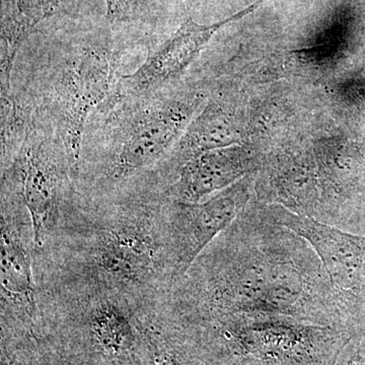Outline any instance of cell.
<instances>
[{"label": "cell", "instance_id": "obj_1", "mask_svg": "<svg viewBox=\"0 0 365 365\" xmlns=\"http://www.w3.org/2000/svg\"><path fill=\"white\" fill-rule=\"evenodd\" d=\"M170 294V309L190 319L263 313L327 326L343 321L313 247L262 208H245Z\"/></svg>", "mask_w": 365, "mask_h": 365}, {"label": "cell", "instance_id": "obj_2", "mask_svg": "<svg viewBox=\"0 0 365 365\" xmlns=\"http://www.w3.org/2000/svg\"><path fill=\"white\" fill-rule=\"evenodd\" d=\"M86 225L81 257L85 287L112 290L130 299L158 285L170 294L176 285L165 235V208L130 200Z\"/></svg>", "mask_w": 365, "mask_h": 365}, {"label": "cell", "instance_id": "obj_3", "mask_svg": "<svg viewBox=\"0 0 365 365\" xmlns=\"http://www.w3.org/2000/svg\"><path fill=\"white\" fill-rule=\"evenodd\" d=\"M119 54L105 39L83 40L56 54L46 76L34 114L63 145L71 182L81 177L86 122L111 97L118 79Z\"/></svg>", "mask_w": 365, "mask_h": 365}, {"label": "cell", "instance_id": "obj_4", "mask_svg": "<svg viewBox=\"0 0 365 365\" xmlns=\"http://www.w3.org/2000/svg\"><path fill=\"white\" fill-rule=\"evenodd\" d=\"M197 103L168 88L96 111L106 115L95 162L98 182L118 185L163 162Z\"/></svg>", "mask_w": 365, "mask_h": 365}, {"label": "cell", "instance_id": "obj_5", "mask_svg": "<svg viewBox=\"0 0 365 365\" xmlns=\"http://www.w3.org/2000/svg\"><path fill=\"white\" fill-rule=\"evenodd\" d=\"M13 160L20 167L24 201L37 251L47 244L61 217L66 184L71 182L66 150L51 128L34 117Z\"/></svg>", "mask_w": 365, "mask_h": 365}, {"label": "cell", "instance_id": "obj_6", "mask_svg": "<svg viewBox=\"0 0 365 365\" xmlns=\"http://www.w3.org/2000/svg\"><path fill=\"white\" fill-rule=\"evenodd\" d=\"M271 220L289 228L313 247L330 279L343 318L365 304V239L283 207H261Z\"/></svg>", "mask_w": 365, "mask_h": 365}, {"label": "cell", "instance_id": "obj_7", "mask_svg": "<svg viewBox=\"0 0 365 365\" xmlns=\"http://www.w3.org/2000/svg\"><path fill=\"white\" fill-rule=\"evenodd\" d=\"M248 199L246 182L225 190L204 203L167 199L165 235L176 285L204 250L241 215Z\"/></svg>", "mask_w": 365, "mask_h": 365}, {"label": "cell", "instance_id": "obj_8", "mask_svg": "<svg viewBox=\"0 0 365 365\" xmlns=\"http://www.w3.org/2000/svg\"><path fill=\"white\" fill-rule=\"evenodd\" d=\"M1 186V311L32 319L39 307L30 250L34 245L25 235L29 227L24 228L31 218L25 220L30 215L21 185L6 182Z\"/></svg>", "mask_w": 365, "mask_h": 365}, {"label": "cell", "instance_id": "obj_9", "mask_svg": "<svg viewBox=\"0 0 365 365\" xmlns=\"http://www.w3.org/2000/svg\"><path fill=\"white\" fill-rule=\"evenodd\" d=\"M250 11L211 26L198 25L189 19L169 40L151 53L139 68L130 74L120 76L111 97L102 107L158 93L174 85L220 28Z\"/></svg>", "mask_w": 365, "mask_h": 365}, {"label": "cell", "instance_id": "obj_10", "mask_svg": "<svg viewBox=\"0 0 365 365\" xmlns=\"http://www.w3.org/2000/svg\"><path fill=\"white\" fill-rule=\"evenodd\" d=\"M248 170V160L235 151L201 153L182 165L179 178L165 192V198L177 202L197 203L225 188Z\"/></svg>", "mask_w": 365, "mask_h": 365}, {"label": "cell", "instance_id": "obj_11", "mask_svg": "<svg viewBox=\"0 0 365 365\" xmlns=\"http://www.w3.org/2000/svg\"><path fill=\"white\" fill-rule=\"evenodd\" d=\"M69 0H13L2 19L1 69L11 71L21 43L42 21L61 13Z\"/></svg>", "mask_w": 365, "mask_h": 365}, {"label": "cell", "instance_id": "obj_12", "mask_svg": "<svg viewBox=\"0 0 365 365\" xmlns=\"http://www.w3.org/2000/svg\"><path fill=\"white\" fill-rule=\"evenodd\" d=\"M144 0H106L107 16L112 23L131 20L143 6Z\"/></svg>", "mask_w": 365, "mask_h": 365}, {"label": "cell", "instance_id": "obj_13", "mask_svg": "<svg viewBox=\"0 0 365 365\" xmlns=\"http://www.w3.org/2000/svg\"><path fill=\"white\" fill-rule=\"evenodd\" d=\"M155 365H184L181 362L177 361L176 359L173 357L165 356L163 359L157 360Z\"/></svg>", "mask_w": 365, "mask_h": 365}, {"label": "cell", "instance_id": "obj_14", "mask_svg": "<svg viewBox=\"0 0 365 365\" xmlns=\"http://www.w3.org/2000/svg\"><path fill=\"white\" fill-rule=\"evenodd\" d=\"M4 365H14V364H4Z\"/></svg>", "mask_w": 365, "mask_h": 365}]
</instances>
